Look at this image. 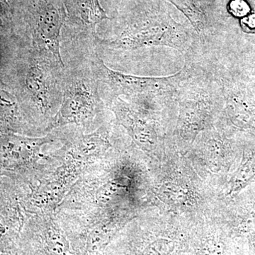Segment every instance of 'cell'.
<instances>
[{
	"instance_id": "277c9868",
	"label": "cell",
	"mask_w": 255,
	"mask_h": 255,
	"mask_svg": "<svg viewBox=\"0 0 255 255\" xmlns=\"http://www.w3.org/2000/svg\"><path fill=\"white\" fill-rule=\"evenodd\" d=\"M91 90L84 83H77L70 87L64 95L63 105L59 115L62 117H73L82 110H86L93 102Z\"/></svg>"
},
{
	"instance_id": "6da1fadb",
	"label": "cell",
	"mask_w": 255,
	"mask_h": 255,
	"mask_svg": "<svg viewBox=\"0 0 255 255\" xmlns=\"http://www.w3.org/2000/svg\"><path fill=\"white\" fill-rule=\"evenodd\" d=\"M95 62L99 79L108 85L114 97H135L145 102L172 100L178 87L194 69L186 64L182 70L171 76L150 78L126 75L111 70L99 57Z\"/></svg>"
},
{
	"instance_id": "8992f818",
	"label": "cell",
	"mask_w": 255,
	"mask_h": 255,
	"mask_svg": "<svg viewBox=\"0 0 255 255\" xmlns=\"http://www.w3.org/2000/svg\"><path fill=\"white\" fill-rule=\"evenodd\" d=\"M228 10L230 12L236 16V17H242L246 16V15L250 12L249 5L247 4L244 0H232L228 6Z\"/></svg>"
},
{
	"instance_id": "7a4b0ae2",
	"label": "cell",
	"mask_w": 255,
	"mask_h": 255,
	"mask_svg": "<svg viewBox=\"0 0 255 255\" xmlns=\"http://www.w3.org/2000/svg\"><path fill=\"white\" fill-rule=\"evenodd\" d=\"M64 16L60 10L48 5L38 15L37 24L38 41L45 49L49 50L55 59L61 65L63 60L60 55V31Z\"/></svg>"
},
{
	"instance_id": "5b68a950",
	"label": "cell",
	"mask_w": 255,
	"mask_h": 255,
	"mask_svg": "<svg viewBox=\"0 0 255 255\" xmlns=\"http://www.w3.org/2000/svg\"><path fill=\"white\" fill-rule=\"evenodd\" d=\"M80 6L82 17L87 23L95 25L103 19L109 18L101 7L99 0H82Z\"/></svg>"
},
{
	"instance_id": "3957f363",
	"label": "cell",
	"mask_w": 255,
	"mask_h": 255,
	"mask_svg": "<svg viewBox=\"0 0 255 255\" xmlns=\"http://www.w3.org/2000/svg\"><path fill=\"white\" fill-rule=\"evenodd\" d=\"M174 5L178 9L187 16L192 25L193 28L200 39L201 44L204 46L209 43L213 36V29L209 24L207 15L200 6L196 4L195 0H167Z\"/></svg>"
},
{
	"instance_id": "52a82bcc",
	"label": "cell",
	"mask_w": 255,
	"mask_h": 255,
	"mask_svg": "<svg viewBox=\"0 0 255 255\" xmlns=\"http://www.w3.org/2000/svg\"><path fill=\"white\" fill-rule=\"evenodd\" d=\"M241 26L246 33L255 32V14L248 15L241 20Z\"/></svg>"
}]
</instances>
